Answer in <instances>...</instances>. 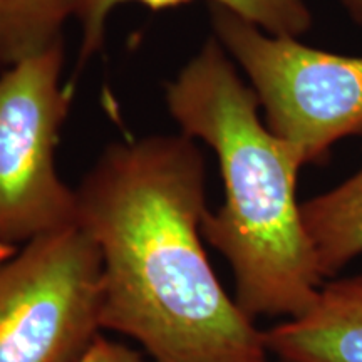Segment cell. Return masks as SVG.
I'll return each mask as SVG.
<instances>
[{
	"label": "cell",
	"instance_id": "4fadbf2b",
	"mask_svg": "<svg viewBox=\"0 0 362 362\" xmlns=\"http://www.w3.org/2000/svg\"><path fill=\"white\" fill-rule=\"evenodd\" d=\"M267 362H270V361H267ZM275 362H287V361H282V359H279V361H275Z\"/></svg>",
	"mask_w": 362,
	"mask_h": 362
},
{
	"label": "cell",
	"instance_id": "7a4b0ae2",
	"mask_svg": "<svg viewBox=\"0 0 362 362\" xmlns=\"http://www.w3.org/2000/svg\"><path fill=\"white\" fill-rule=\"evenodd\" d=\"M166 104L181 133L218 158L223 205L202 230L232 269L235 300L253 320L304 314L325 279L297 200L298 151L262 123L259 96L216 37L166 86Z\"/></svg>",
	"mask_w": 362,
	"mask_h": 362
},
{
	"label": "cell",
	"instance_id": "8992f818",
	"mask_svg": "<svg viewBox=\"0 0 362 362\" xmlns=\"http://www.w3.org/2000/svg\"><path fill=\"white\" fill-rule=\"evenodd\" d=\"M287 362H362V275L325 282L304 314L264 330Z\"/></svg>",
	"mask_w": 362,
	"mask_h": 362
},
{
	"label": "cell",
	"instance_id": "7c38bea8",
	"mask_svg": "<svg viewBox=\"0 0 362 362\" xmlns=\"http://www.w3.org/2000/svg\"><path fill=\"white\" fill-rule=\"evenodd\" d=\"M16 248H6V247H0V257H6L8 253H12Z\"/></svg>",
	"mask_w": 362,
	"mask_h": 362
},
{
	"label": "cell",
	"instance_id": "6da1fadb",
	"mask_svg": "<svg viewBox=\"0 0 362 362\" xmlns=\"http://www.w3.org/2000/svg\"><path fill=\"white\" fill-rule=\"evenodd\" d=\"M103 269V332L153 362H267L265 334L221 287L203 237L205 158L183 133L107 146L76 188Z\"/></svg>",
	"mask_w": 362,
	"mask_h": 362
},
{
	"label": "cell",
	"instance_id": "52a82bcc",
	"mask_svg": "<svg viewBox=\"0 0 362 362\" xmlns=\"http://www.w3.org/2000/svg\"><path fill=\"white\" fill-rule=\"evenodd\" d=\"M302 216L324 279L362 255V168L302 203Z\"/></svg>",
	"mask_w": 362,
	"mask_h": 362
},
{
	"label": "cell",
	"instance_id": "30bf717a",
	"mask_svg": "<svg viewBox=\"0 0 362 362\" xmlns=\"http://www.w3.org/2000/svg\"><path fill=\"white\" fill-rule=\"evenodd\" d=\"M71 362H153L144 352L134 351L126 344L116 342L112 339L99 336L93 344Z\"/></svg>",
	"mask_w": 362,
	"mask_h": 362
},
{
	"label": "cell",
	"instance_id": "9c48e42d",
	"mask_svg": "<svg viewBox=\"0 0 362 362\" xmlns=\"http://www.w3.org/2000/svg\"><path fill=\"white\" fill-rule=\"evenodd\" d=\"M83 0H0V66H13L62 42Z\"/></svg>",
	"mask_w": 362,
	"mask_h": 362
},
{
	"label": "cell",
	"instance_id": "5b68a950",
	"mask_svg": "<svg viewBox=\"0 0 362 362\" xmlns=\"http://www.w3.org/2000/svg\"><path fill=\"white\" fill-rule=\"evenodd\" d=\"M64 42L0 74V247L76 225L78 197L57 173L59 133L71 106L61 86Z\"/></svg>",
	"mask_w": 362,
	"mask_h": 362
},
{
	"label": "cell",
	"instance_id": "3957f363",
	"mask_svg": "<svg viewBox=\"0 0 362 362\" xmlns=\"http://www.w3.org/2000/svg\"><path fill=\"white\" fill-rule=\"evenodd\" d=\"M210 12L215 37L250 79L269 129L291 143L304 165L362 133V57L270 35L216 4Z\"/></svg>",
	"mask_w": 362,
	"mask_h": 362
},
{
	"label": "cell",
	"instance_id": "8fae6325",
	"mask_svg": "<svg viewBox=\"0 0 362 362\" xmlns=\"http://www.w3.org/2000/svg\"><path fill=\"white\" fill-rule=\"evenodd\" d=\"M347 13L357 25L362 27V0H341Z\"/></svg>",
	"mask_w": 362,
	"mask_h": 362
},
{
	"label": "cell",
	"instance_id": "ba28073f",
	"mask_svg": "<svg viewBox=\"0 0 362 362\" xmlns=\"http://www.w3.org/2000/svg\"><path fill=\"white\" fill-rule=\"evenodd\" d=\"M139 2L153 11L173 7L192 0H83L78 19L83 25L81 62L89 61L104 42V30L111 11L121 4ZM259 25L277 37H300L312 27V12L304 0H208Z\"/></svg>",
	"mask_w": 362,
	"mask_h": 362
},
{
	"label": "cell",
	"instance_id": "277c9868",
	"mask_svg": "<svg viewBox=\"0 0 362 362\" xmlns=\"http://www.w3.org/2000/svg\"><path fill=\"white\" fill-rule=\"evenodd\" d=\"M103 269L81 226L0 257V362H71L101 327Z\"/></svg>",
	"mask_w": 362,
	"mask_h": 362
}]
</instances>
